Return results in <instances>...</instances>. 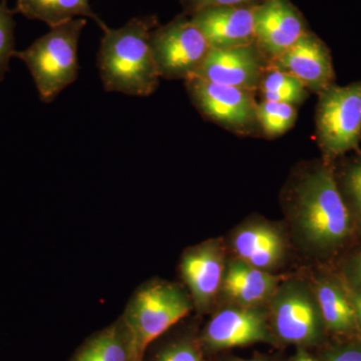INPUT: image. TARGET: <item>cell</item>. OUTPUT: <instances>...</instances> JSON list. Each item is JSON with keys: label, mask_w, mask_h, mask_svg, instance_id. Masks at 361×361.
<instances>
[{"label": "cell", "mask_w": 361, "mask_h": 361, "mask_svg": "<svg viewBox=\"0 0 361 361\" xmlns=\"http://www.w3.org/2000/svg\"><path fill=\"white\" fill-rule=\"evenodd\" d=\"M155 25L153 18H134L104 32L97 63L106 92L132 97L155 92L160 80L151 45Z\"/></svg>", "instance_id": "1"}, {"label": "cell", "mask_w": 361, "mask_h": 361, "mask_svg": "<svg viewBox=\"0 0 361 361\" xmlns=\"http://www.w3.org/2000/svg\"><path fill=\"white\" fill-rule=\"evenodd\" d=\"M292 217L297 232L311 248H338L351 232V213L329 166L308 173L294 191Z\"/></svg>", "instance_id": "2"}, {"label": "cell", "mask_w": 361, "mask_h": 361, "mask_svg": "<svg viewBox=\"0 0 361 361\" xmlns=\"http://www.w3.org/2000/svg\"><path fill=\"white\" fill-rule=\"evenodd\" d=\"M189 292L174 282L152 279L135 289L118 319L127 332L135 361L193 310Z\"/></svg>", "instance_id": "3"}, {"label": "cell", "mask_w": 361, "mask_h": 361, "mask_svg": "<svg viewBox=\"0 0 361 361\" xmlns=\"http://www.w3.org/2000/svg\"><path fill=\"white\" fill-rule=\"evenodd\" d=\"M85 25L87 20L80 18L54 26L25 51L16 52L14 58L27 66L42 103H52L78 80V42Z\"/></svg>", "instance_id": "4"}, {"label": "cell", "mask_w": 361, "mask_h": 361, "mask_svg": "<svg viewBox=\"0 0 361 361\" xmlns=\"http://www.w3.org/2000/svg\"><path fill=\"white\" fill-rule=\"evenodd\" d=\"M268 304L271 327L280 341L300 348L322 341L326 329L310 284L298 279L281 282Z\"/></svg>", "instance_id": "5"}, {"label": "cell", "mask_w": 361, "mask_h": 361, "mask_svg": "<svg viewBox=\"0 0 361 361\" xmlns=\"http://www.w3.org/2000/svg\"><path fill=\"white\" fill-rule=\"evenodd\" d=\"M316 133L324 155L337 158L360 148L361 142V80L319 94Z\"/></svg>", "instance_id": "6"}, {"label": "cell", "mask_w": 361, "mask_h": 361, "mask_svg": "<svg viewBox=\"0 0 361 361\" xmlns=\"http://www.w3.org/2000/svg\"><path fill=\"white\" fill-rule=\"evenodd\" d=\"M151 45L159 75L167 80L194 77L211 49L198 26L184 16L154 30Z\"/></svg>", "instance_id": "7"}, {"label": "cell", "mask_w": 361, "mask_h": 361, "mask_svg": "<svg viewBox=\"0 0 361 361\" xmlns=\"http://www.w3.org/2000/svg\"><path fill=\"white\" fill-rule=\"evenodd\" d=\"M233 305V304H232ZM268 311L233 305L212 316L202 332L204 350L220 351L255 343H274Z\"/></svg>", "instance_id": "8"}, {"label": "cell", "mask_w": 361, "mask_h": 361, "mask_svg": "<svg viewBox=\"0 0 361 361\" xmlns=\"http://www.w3.org/2000/svg\"><path fill=\"white\" fill-rule=\"evenodd\" d=\"M186 87L202 115L223 127L245 132L257 122V104L250 90L215 84L203 78H188Z\"/></svg>", "instance_id": "9"}, {"label": "cell", "mask_w": 361, "mask_h": 361, "mask_svg": "<svg viewBox=\"0 0 361 361\" xmlns=\"http://www.w3.org/2000/svg\"><path fill=\"white\" fill-rule=\"evenodd\" d=\"M225 253L219 239L207 240L183 253L180 274L194 308L208 312L219 295L225 273Z\"/></svg>", "instance_id": "10"}, {"label": "cell", "mask_w": 361, "mask_h": 361, "mask_svg": "<svg viewBox=\"0 0 361 361\" xmlns=\"http://www.w3.org/2000/svg\"><path fill=\"white\" fill-rule=\"evenodd\" d=\"M211 49L249 47L255 37V8L241 6L207 7L192 14Z\"/></svg>", "instance_id": "11"}, {"label": "cell", "mask_w": 361, "mask_h": 361, "mask_svg": "<svg viewBox=\"0 0 361 361\" xmlns=\"http://www.w3.org/2000/svg\"><path fill=\"white\" fill-rule=\"evenodd\" d=\"M278 70L286 71L313 92L336 85V73L329 47L312 33L305 32L288 51L274 59Z\"/></svg>", "instance_id": "12"}, {"label": "cell", "mask_w": 361, "mask_h": 361, "mask_svg": "<svg viewBox=\"0 0 361 361\" xmlns=\"http://www.w3.org/2000/svg\"><path fill=\"white\" fill-rule=\"evenodd\" d=\"M263 71L257 51L249 45L234 49H211L194 77L252 92L260 85L264 75Z\"/></svg>", "instance_id": "13"}, {"label": "cell", "mask_w": 361, "mask_h": 361, "mask_svg": "<svg viewBox=\"0 0 361 361\" xmlns=\"http://www.w3.org/2000/svg\"><path fill=\"white\" fill-rule=\"evenodd\" d=\"M303 23L287 0H266L255 8V37L259 47L277 59L305 33Z\"/></svg>", "instance_id": "14"}, {"label": "cell", "mask_w": 361, "mask_h": 361, "mask_svg": "<svg viewBox=\"0 0 361 361\" xmlns=\"http://www.w3.org/2000/svg\"><path fill=\"white\" fill-rule=\"evenodd\" d=\"M283 277L258 269L240 259L226 265L221 292L233 305L261 307L270 300Z\"/></svg>", "instance_id": "15"}, {"label": "cell", "mask_w": 361, "mask_h": 361, "mask_svg": "<svg viewBox=\"0 0 361 361\" xmlns=\"http://www.w3.org/2000/svg\"><path fill=\"white\" fill-rule=\"evenodd\" d=\"M231 245L240 260L269 272L281 264L286 255L283 234L264 222L249 223L240 227L233 234Z\"/></svg>", "instance_id": "16"}, {"label": "cell", "mask_w": 361, "mask_h": 361, "mask_svg": "<svg viewBox=\"0 0 361 361\" xmlns=\"http://www.w3.org/2000/svg\"><path fill=\"white\" fill-rule=\"evenodd\" d=\"M16 11L28 20L42 21L51 28L75 18H87L104 32L109 30V26L92 11L90 0H18Z\"/></svg>", "instance_id": "17"}, {"label": "cell", "mask_w": 361, "mask_h": 361, "mask_svg": "<svg viewBox=\"0 0 361 361\" xmlns=\"http://www.w3.org/2000/svg\"><path fill=\"white\" fill-rule=\"evenodd\" d=\"M313 290L325 329L336 334H349L355 329L357 322L345 285L331 278H320Z\"/></svg>", "instance_id": "18"}, {"label": "cell", "mask_w": 361, "mask_h": 361, "mask_svg": "<svg viewBox=\"0 0 361 361\" xmlns=\"http://www.w3.org/2000/svg\"><path fill=\"white\" fill-rule=\"evenodd\" d=\"M68 361H135L120 319L92 334Z\"/></svg>", "instance_id": "19"}, {"label": "cell", "mask_w": 361, "mask_h": 361, "mask_svg": "<svg viewBox=\"0 0 361 361\" xmlns=\"http://www.w3.org/2000/svg\"><path fill=\"white\" fill-rule=\"evenodd\" d=\"M259 87L264 101L279 102L292 106L302 103L308 96L307 87L301 80L278 68L263 75Z\"/></svg>", "instance_id": "20"}, {"label": "cell", "mask_w": 361, "mask_h": 361, "mask_svg": "<svg viewBox=\"0 0 361 361\" xmlns=\"http://www.w3.org/2000/svg\"><path fill=\"white\" fill-rule=\"evenodd\" d=\"M142 361H204V348L200 337L185 334L165 342L153 353L146 351Z\"/></svg>", "instance_id": "21"}, {"label": "cell", "mask_w": 361, "mask_h": 361, "mask_svg": "<svg viewBox=\"0 0 361 361\" xmlns=\"http://www.w3.org/2000/svg\"><path fill=\"white\" fill-rule=\"evenodd\" d=\"M295 106L279 102L263 101L257 104V122L265 135H283L296 122Z\"/></svg>", "instance_id": "22"}, {"label": "cell", "mask_w": 361, "mask_h": 361, "mask_svg": "<svg viewBox=\"0 0 361 361\" xmlns=\"http://www.w3.org/2000/svg\"><path fill=\"white\" fill-rule=\"evenodd\" d=\"M337 183L351 216L361 227V155L349 161Z\"/></svg>", "instance_id": "23"}, {"label": "cell", "mask_w": 361, "mask_h": 361, "mask_svg": "<svg viewBox=\"0 0 361 361\" xmlns=\"http://www.w3.org/2000/svg\"><path fill=\"white\" fill-rule=\"evenodd\" d=\"M16 9H11L7 0L0 1V82L11 71V59L16 56Z\"/></svg>", "instance_id": "24"}, {"label": "cell", "mask_w": 361, "mask_h": 361, "mask_svg": "<svg viewBox=\"0 0 361 361\" xmlns=\"http://www.w3.org/2000/svg\"><path fill=\"white\" fill-rule=\"evenodd\" d=\"M322 361H361V342H349L329 349Z\"/></svg>", "instance_id": "25"}, {"label": "cell", "mask_w": 361, "mask_h": 361, "mask_svg": "<svg viewBox=\"0 0 361 361\" xmlns=\"http://www.w3.org/2000/svg\"><path fill=\"white\" fill-rule=\"evenodd\" d=\"M342 272L345 278L346 286L351 290L361 293V251L351 256L344 263Z\"/></svg>", "instance_id": "26"}, {"label": "cell", "mask_w": 361, "mask_h": 361, "mask_svg": "<svg viewBox=\"0 0 361 361\" xmlns=\"http://www.w3.org/2000/svg\"><path fill=\"white\" fill-rule=\"evenodd\" d=\"M251 0H186L187 8L192 14L207 7L238 6Z\"/></svg>", "instance_id": "27"}, {"label": "cell", "mask_w": 361, "mask_h": 361, "mask_svg": "<svg viewBox=\"0 0 361 361\" xmlns=\"http://www.w3.org/2000/svg\"><path fill=\"white\" fill-rule=\"evenodd\" d=\"M345 287L350 302L353 304V310H355L356 322L361 329V293L351 290L346 285Z\"/></svg>", "instance_id": "28"}, {"label": "cell", "mask_w": 361, "mask_h": 361, "mask_svg": "<svg viewBox=\"0 0 361 361\" xmlns=\"http://www.w3.org/2000/svg\"><path fill=\"white\" fill-rule=\"evenodd\" d=\"M288 361H318L315 360L313 356H311L307 351L304 350L303 348H299L297 351L296 355L291 357Z\"/></svg>", "instance_id": "29"}, {"label": "cell", "mask_w": 361, "mask_h": 361, "mask_svg": "<svg viewBox=\"0 0 361 361\" xmlns=\"http://www.w3.org/2000/svg\"><path fill=\"white\" fill-rule=\"evenodd\" d=\"M227 361H267L265 360H259V358H250V360H244V358H232Z\"/></svg>", "instance_id": "30"}]
</instances>
